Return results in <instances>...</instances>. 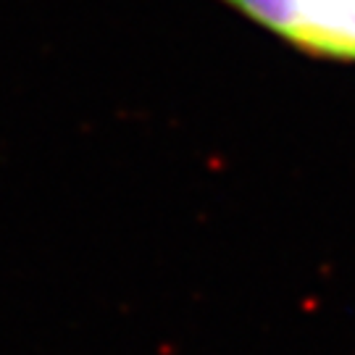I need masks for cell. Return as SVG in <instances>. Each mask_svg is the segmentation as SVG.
<instances>
[{
  "mask_svg": "<svg viewBox=\"0 0 355 355\" xmlns=\"http://www.w3.org/2000/svg\"><path fill=\"white\" fill-rule=\"evenodd\" d=\"M303 55L355 64V0H221Z\"/></svg>",
  "mask_w": 355,
  "mask_h": 355,
  "instance_id": "obj_1",
  "label": "cell"
}]
</instances>
